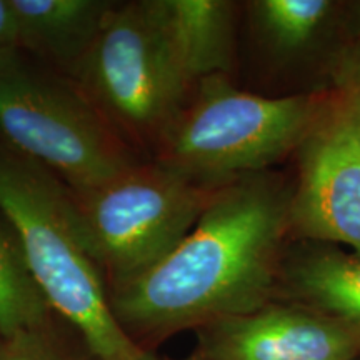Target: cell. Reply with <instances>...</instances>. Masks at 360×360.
<instances>
[{
	"mask_svg": "<svg viewBox=\"0 0 360 360\" xmlns=\"http://www.w3.org/2000/svg\"><path fill=\"white\" fill-rule=\"evenodd\" d=\"M289 188L267 172L224 184L179 245L110 287L117 322L142 349L278 299L290 237Z\"/></svg>",
	"mask_w": 360,
	"mask_h": 360,
	"instance_id": "6da1fadb",
	"label": "cell"
},
{
	"mask_svg": "<svg viewBox=\"0 0 360 360\" xmlns=\"http://www.w3.org/2000/svg\"><path fill=\"white\" fill-rule=\"evenodd\" d=\"M0 215L12 225L51 309L101 360H148L154 352L127 335L112 312L109 289L90 254L69 188L52 172L0 150Z\"/></svg>",
	"mask_w": 360,
	"mask_h": 360,
	"instance_id": "7a4b0ae2",
	"label": "cell"
},
{
	"mask_svg": "<svg viewBox=\"0 0 360 360\" xmlns=\"http://www.w3.org/2000/svg\"><path fill=\"white\" fill-rule=\"evenodd\" d=\"M326 101L327 92L257 96L212 75L195 85L157 142L155 160L210 186L267 172L299 150Z\"/></svg>",
	"mask_w": 360,
	"mask_h": 360,
	"instance_id": "3957f363",
	"label": "cell"
},
{
	"mask_svg": "<svg viewBox=\"0 0 360 360\" xmlns=\"http://www.w3.org/2000/svg\"><path fill=\"white\" fill-rule=\"evenodd\" d=\"M220 186L159 160L134 162L89 191H70L85 244L107 289L141 276L192 231Z\"/></svg>",
	"mask_w": 360,
	"mask_h": 360,
	"instance_id": "277c9868",
	"label": "cell"
},
{
	"mask_svg": "<svg viewBox=\"0 0 360 360\" xmlns=\"http://www.w3.org/2000/svg\"><path fill=\"white\" fill-rule=\"evenodd\" d=\"M17 51L0 52V130L20 155L53 170L74 192L101 186L134 164L84 94L27 65Z\"/></svg>",
	"mask_w": 360,
	"mask_h": 360,
	"instance_id": "5b68a950",
	"label": "cell"
},
{
	"mask_svg": "<svg viewBox=\"0 0 360 360\" xmlns=\"http://www.w3.org/2000/svg\"><path fill=\"white\" fill-rule=\"evenodd\" d=\"M74 75L107 122L157 142L192 90L152 0L114 4Z\"/></svg>",
	"mask_w": 360,
	"mask_h": 360,
	"instance_id": "8992f818",
	"label": "cell"
},
{
	"mask_svg": "<svg viewBox=\"0 0 360 360\" xmlns=\"http://www.w3.org/2000/svg\"><path fill=\"white\" fill-rule=\"evenodd\" d=\"M297 154L290 237L360 250V124L334 92Z\"/></svg>",
	"mask_w": 360,
	"mask_h": 360,
	"instance_id": "52a82bcc",
	"label": "cell"
},
{
	"mask_svg": "<svg viewBox=\"0 0 360 360\" xmlns=\"http://www.w3.org/2000/svg\"><path fill=\"white\" fill-rule=\"evenodd\" d=\"M195 334V352L205 360L360 359L357 337L344 323L285 299L210 322Z\"/></svg>",
	"mask_w": 360,
	"mask_h": 360,
	"instance_id": "ba28073f",
	"label": "cell"
},
{
	"mask_svg": "<svg viewBox=\"0 0 360 360\" xmlns=\"http://www.w3.org/2000/svg\"><path fill=\"white\" fill-rule=\"evenodd\" d=\"M278 299L330 315L360 344V250L302 242L283 259Z\"/></svg>",
	"mask_w": 360,
	"mask_h": 360,
	"instance_id": "9c48e42d",
	"label": "cell"
},
{
	"mask_svg": "<svg viewBox=\"0 0 360 360\" xmlns=\"http://www.w3.org/2000/svg\"><path fill=\"white\" fill-rule=\"evenodd\" d=\"M152 7L192 87L212 75H227L233 62L236 4L152 0Z\"/></svg>",
	"mask_w": 360,
	"mask_h": 360,
	"instance_id": "30bf717a",
	"label": "cell"
},
{
	"mask_svg": "<svg viewBox=\"0 0 360 360\" xmlns=\"http://www.w3.org/2000/svg\"><path fill=\"white\" fill-rule=\"evenodd\" d=\"M19 49L64 65L72 74L87 56L114 2L11 0Z\"/></svg>",
	"mask_w": 360,
	"mask_h": 360,
	"instance_id": "8fae6325",
	"label": "cell"
},
{
	"mask_svg": "<svg viewBox=\"0 0 360 360\" xmlns=\"http://www.w3.org/2000/svg\"><path fill=\"white\" fill-rule=\"evenodd\" d=\"M249 8L259 39L278 58L307 52L340 11L332 0H257Z\"/></svg>",
	"mask_w": 360,
	"mask_h": 360,
	"instance_id": "7c38bea8",
	"label": "cell"
},
{
	"mask_svg": "<svg viewBox=\"0 0 360 360\" xmlns=\"http://www.w3.org/2000/svg\"><path fill=\"white\" fill-rule=\"evenodd\" d=\"M53 314L30 272L19 237L0 215V337L42 326Z\"/></svg>",
	"mask_w": 360,
	"mask_h": 360,
	"instance_id": "4fadbf2b",
	"label": "cell"
},
{
	"mask_svg": "<svg viewBox=\"0 0 360 360\" xmlns=\"http://www.w3.org/2000/svg\"><path fill=\"white\" fill-rule=\"evenodd\" d=\"M0 360H101L64 319L47 322L11 337H0Z\"/></svg>",
	"mask_w": 360,
	"mask_h": 360,
	"instance_id": "5bb4252c",
	"label": "cell"
},
{
	"mask_svg": "<svg viewBox=\"0 0 360 360\" xmlns=\"http://www.w3.org/2000/svg\"><path fill=\"white\" fill-rule=\"evenodd\" d=\"M332 90L360 124V37L339 45L327 64Z\"/></svg>",
	"mask_w": 360,
	"mask_h": 360,
	"instance_id": "9a60e30c",
	"label": "cell"
},
{
	"mask_svg": "<svg viewBox=\"0 0 360 360\" xmlns=\"http://www.w3.org/2000/svg\"><path fill=\"white\" fill-rule=\"evenodd\" d=\"M19 49L11 0H0V52Z\"/></svg>",
	"mask_w": 360,
	"mask_h": 360,
	"instance_id": "2e32d148",
	"label": "cell"
},
{
	"mask_svg": "<svg viewBox=\"0 0 360 360\" xmlns=\"http://www.w3.org/2000/svg\"><path fill=\"white\" fill-rule=\"evenodd\" d=\"M344 27H345V35L347 39H357L360 37V0L350 2L344 8Z\"/></svg>",
	"mask_w": 360,
	"mask_h": 360,
	"instance_id": "e0dca14e",
	"label": "cell"
},
{
	"mask_svg": "<svg viewBox=\"0 0 360 360\" xmlns=\"http://www.w3.org/2000/svg\"><path fill=\"white\" fill-rule=\"evenodd\" d=\"M148 360H172V359H159L155 354H152V357L148 359ZM174 360H205V359L202 357V355L197 354V352H193V354H191V355H188V357H186V359H174Z\"/></svg>",
	"mask_w": 360,
	"mask_h": 360,
	"instance_id": "ac0fdd59",
	"label": "cell"
},
{
	"mask_svg": "<svg viewBox=\"0 0 360 360\" xmlns=\"http://www.w3.org/2000/svg\"><path fill=\"white\" fill-rule=\"evenodd\" d=\"M357 360H360V359H357Z\"/></svg>",
	"mask_w": 360,
	"mask_h": 360,
	"instance_id": "d6986e66",
	"label": "cell"
}]
</instances>
